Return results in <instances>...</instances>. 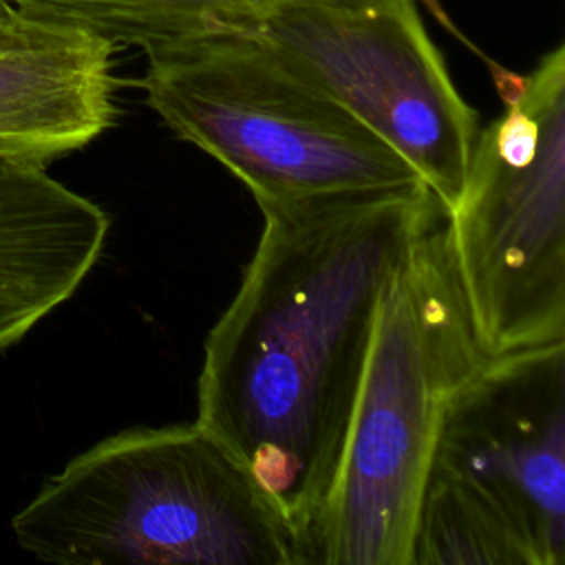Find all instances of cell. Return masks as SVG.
<instances>
[{"mask_svg": "<svg viewBox=\"0 0 565 565\" xmlns=\"http://www.w3.org/2000/svg\"><path fill=\"white\" fill-rule=\"evenodd\" d=\"M258 207L256 252L205 338L196 424L280 508L300 565L340 463L382 294L444 212L426 185Z\"/></svg>", "mask_w": 565, "mask_h": 565, "instance_id": "obj_1", "label": "cell"}, {"mask_svg": "<svg viewBox=\"0 0 565 565\" xmlns=\"http://www.w3.org/2000/svg\"><path fill=\"white\" fill-rule=\"evenodd\" d=\"M483 360L437 223L382 294L340 463L300 565H413L446 408Z\"/></svg>", "mask_w": 565, "mask_h": 565, "instance_id": "obj_2", "label": "cell"}, {"mask_svg": "<svg viewBox=\"0 0 565 565\" xmlns=\"http://www.w3.org/2000/svg\"><path fill=\"white\" fill-rule=\"evenodd\" d=\"M11 530L57 565H298L280 508L196 422L97 441L42 481Z\"/></svg>", "mask_w": 565, "mask_h": 565, "instance_id": "obj_3", "label": "cell"}, {"mask_svg": "<svg viewBox=\"0 0 565 565\" xmlns=\"http://www.w3.org/2000/svg\"><path fill=\"white\" fill-rule=\"evenodd\" d=\"M148 106L260 201H305L424 185L415 168L243 29L152 46Z\"/></svg>", "mask_w": 565, "mask_h": 565, "instance_id": "obj_4", "label": "cell"}, {"mask_svg": "<svg viewBox=\"0 0 565 565\" xmlns=\"http://www.w3.org/2000/svg\"><path fill=\"white\" fill-rule=\"evenodd\" d=\"M488 64L505 110L479 130L444 232L492 358L565 342V46L527 75Z\"/></svg>", "mask_w": 565, "mask_h": 565, "instance_id": "obj_5", "label": "cell"}, {"mask_svg": "<svg viewBox=\"0 0 565 565\" xmlns=\"http://www.w3.org/2000/svg\"><path fill=\"white\" fill-rule=\"evenodd\" d=\"M236 29L404 157L444 214L457 203L479 113L455 88L415 0H265Z\"/></svg>", "mask_w": 565, "mask_h": 565, "instance_id": "obj_6", "label": "cell"}, {"mask_svg": "<svg viewBox=\"0 0 565 565\" xmlns=\"http://www.w3.org/2000/svg\"><path fill=\"white\" fill-rule=\"evenodd\" d=\"M433 466L486 494L539 565H563L565 342L486 358L446 408Z\"/></svg>", "mask_w": 565, "mask_h": 565, "instance_id": "obj_7", "label": "cell"}, {"mask_svg": "<svg viewBox=\"0 0 565 565\" xmlns=\"http://www.w3.org/2000/svg\"><path fill=\"white\" fill-rule=\"evenodd\" d=\"M117 46L90 31L0 13V154L51 163L115 121Z\"/></svg>", "mask_w": 565, "mask_h": 565, "instance_id": "obj_8", "label": "cell"}, {"mask_svg": "<svg viewBox=\"0 0 565 565\" xmlns=\"http://www.w3.org/2000/svg\"><path fill=\"white\" fill-rule=\"evenodd\" d=\"M108 225L97 203L46 166L0 154V351L79 289Z\"/></svg>", "mask_w": 565, "mask_h": 565, "instance_id": "obj_9", "label": "cell"}, {"mask_svg": "<svg viewBox=\"0 0 565 565\" xmlns=\"http://www.w3.org/2000/svg\"><path fill=\"white\" fill-rule=\"evenodd\" d=\"M413 565H539L508 516L461 477L430 468L413 534Z\"/></svg>", "mask_w": 565, "mask_h": 565, "instance_id": "obj_10", "label": "cell"}, {"mask_svg": "<svg viewBox=\"0 0 565 565\" xmlns=\"http://www.w3.org/2000/svg\"><path fill=\"white\" fill-rule=\"evenodd\" d=\"M265 0H0L2 9L71 24L143 51L216 29H236Z\"/></svg>", "mask_w": 565, "mask_h": 565, "instance_id": "obj_11", "label": "cell"}, {"mask_svg": "<svg viewBox=\"0 0 565 565\" xmlns=\"http://www.w3.org/2000/svg\"><path fill=\"white\" fill-rule=\"evenodd\" d=\"M422 2H424V4H426V7H428V9H430V11H433V13H435V15H437V18H439V20H441V22H444V24H446L450 31H452V33H455V29H452L450 20L446 18V13L441 11V4H439L437 0H422ZM455 35H457V33H455Z\"/></svg>", "mask_w": 565, "mask_h": 565, "instance_id": "obj_12", "label": "cell"}, {"mask_svg": "<svg viewBox=\"0 0 565 565\" xmlns=\"http://www.w3.org/2000/svg\"><path fill=\"white\" fill-rule=\"evenodd\" d=\"M2 11H4V9H2V7H0V13H2Z\"/></svg>", "mask_w": 565, "mask_h": 565, "instance_id": "obj_13", "label": "cell"}]
</instances>
